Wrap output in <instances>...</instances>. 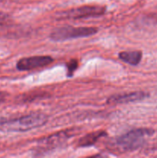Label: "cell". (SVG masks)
<instances>
[{"mask_svg":"<svg viewBox=\"0 0 157 158\" xmlns=\"http://www.w3.org/2000/svg\"><path fill=\"white\" fill-rule=\"evenodd\" d=\"M53 58L49 56H33L20 59L16 63V68L19 71L32 70L37 68L44 67L53 62Z\"/></svg>","mask_w":157,"mask_h":158,"instance_id":"5","label":"cell"},{"mask_svg":"<svg viewBox=\"0 0 157 158\" xmlns=\"http://www.w3.org/2000/svg\"><path fill=\"white\" fill-rule=\"evenodd\" d=\"M107 136V133L103 131H98L88 134L79 139L77 146L79 148H86L95 144L100 138Z\"/></svg>","mask_w":157,"mask_h":158,"instance_id":"8","label":"cell"},{"mask_svg":"<svg viewBox=\"0 0 157 158\" xmlns=\"http://www.w3.org/2000/svg\"><path fill=\"white\" fill-rule=\"evenodd\" d=\"M4 19H5V16H4V15H3L2 14L0 13V23H1L3 21V20H4Z\"/></svg>","mask_w":157,"mask_h":158,"instance_id":"12","label":"cell"},{"mask_svg":"<svg viewBox=\"0 0 157 158\" xmlns=\"http://www.w3.org/2000/svg\"><path fill=\"white\" fill-rule=\"evenodd\" d=\"M98 32L95 27H74L66 26L57 28L50 33V39L53 41L59 42L74 39L89 37Z\"/></svg>","mask_w":157,"mask_h":158,"instance_id":"3","label":"cell"},{"mask_svg":"<svg viewBox=\"0 0 157 158\" xmlns=\"http://www.w3.org/2000/svg\"><path fill=\"white\" fill-rule=\"evenodd\" d=\"M48 117L46 114L33 113L18 118L0 120V131L4 133L26 132L46 124Z\"/></svg>","mask_w":157,"mask_h":158,"instance_id":"1","label":"cell"},{"mask_svg":"<svg viewBox=\"0 0 157 158\" xmlns=\"http://www.w3.org/2000/svg\"><path fill=\"white\" fill-rule=\"evenodd\" d=\"M78 61L76 60H72L67 63V77H71L73 75L74 72L78 68Z\"/></svg>","mask_w":157,"mask_h":158,"instance_id":"10","label":"cell"},{"mask_svg":"<svg viewBox=\"0 0 157 158\" xmlns=\"http://www.w3.org/2000/svg\"><path fill=\"white\" fill-rule=\"evenodd\" d=\"M6 97H7V94L6 93L0 92V104H2L6 100Z\"/></svg>","mask_w":157,"mask_h":158,"instance_id":"11","label":"cell"},{"mask_svg":"<svg viewBox=\"0 0 157 158\" xmlns=\"http://www.w3.org/2000/svg\"><path fill=\"white\" fill-rule=\"evenodd\" d=\"M149 97V94L145 91H135L127 94H117L109 97L106 100L108 104H123L141 101Z\"/></svg>","mask_w":157,"mask_h":158,"instance_id":"7","label":"cell"},{"mask_svg":"<svg viewBox=\"0 0 157 158\" xmlns=\"http://www.w3.org/2000/svg\"><path fill=\"white\" fill-rule=\"evenodd\" d=\"M74 130L69 129L66 131H60L55 134L40 139L38 141V145L41 148H54L60 146L66 141L68 139L74 135Z\"/></svg>","mask_w":157,"mask_h":158,"instance_id":"6","label":"cell"},{"mask_svg":"<svg viewBox=\"0 0 157 158\" xmlns=\"http://www.w3.org/2000/svg\"><path fill=\"white\" fill-rule=\"evenodd\" d=\"M151 128H135L115 139V145L123 151H132L141 148L146 139L154 134Z\"/></svg>","mask_w":157,"mask_h":158,"instance_id":"2","label":"cell"},{"mask_svg":"<svg viewBox=\"0 0 157 158\" xmlns=\"http://www.w3.org/2000/svg\"><path fill=\"white\" fill-rule=\"evenodd\" d=\"M106 7L102 6H83L69 10L63 11L57 15L58 19H78L103 15Z\"/></svg>","mask_w":157,"mask_h":158,"instance_id":"4","label":"cell"},{"mask_svg":"<svg viewBox=\"0 0 157 158\" xmlns=\"http://www.w3.org/2000/svg\"><path fill=\"white\" fill-rule=\"evenodd\" d=\"M143 57L141 51H124L119 53V58L122 61L132 66H137Z\"/></svg>","mask_w":157,"mask_h":158,"instance_id":"9","label":"cell"}]
</instances>
